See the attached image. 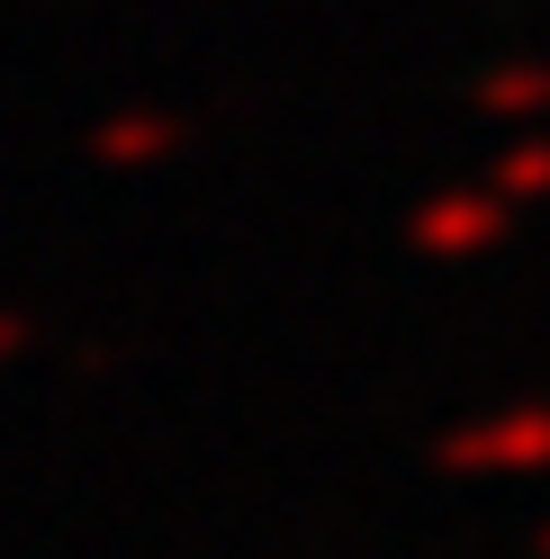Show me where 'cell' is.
Returning <instances> with one entry per match:
<instances>
[{
	"instance_id": "obj_1",
	"label": "cell",
	"mask_w": 550,
	"mask_h": 559,
	"mask_svg": "<svg viewBox=\"0 0 550 559\" xmlns=\"http://www.w3.org/2000/svg\"><path fill=\"white\" fill-rule=\"evenodd\" d=\"M442 461H461V469H488V461H550V415L505 425V433H488V442H442Z\"/></svg>"
}]
</instances>
